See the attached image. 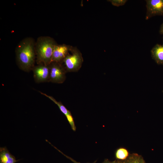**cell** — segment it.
Segmentation results:
<instances>
[{
	"mask_svg": "<svg viewBox=\"0 0 163 163\" xmlns=\"http://www.w3.org/2000/svg\"><path fill=\"white\" fill-rule=\"evenodd\" d=\"M152 57L158 64H163V44H157L151 50Z\"/></svg>",
	"mask_w": 163,
	"mask_h": 163,
	"instance_id": "9",
	"label": "cell"
},
{
	"mask_svg": "<svg viewBox=\"0 0 163 163\" xmlns=\"http://www.w3.org/2000/svg\"><path fill=\"white\" fill-rule=\"evenodd\" d=\"M34 79L37 83L49 82L50 72V65L38 64L32 69Z\"/></svg>",
	"mask_w": 163,
	"mask_h": 163,
	"instance_id": "6",
	"label": "cell"
},
{
	"mask_svg": "<svg viewBox=\"0 0 163 163\" xmlns=\"http://www.w3.org/2000/svg\"><path fill=\"white\" fill-rule=\"evenodd\" d=\"M49 82L61 84L65 81L67 72L62 63L52 62L50 64Z\"/></svg>",
	"mask_w": 163,
	"mask_h": 163,
	"instance_id": "4",
	"label": "cell"
},
{
	"mask_svg": "<svg viewBox=\"0 0 163 163\" xmlns=\"http://www.w3.org/2000/svg\"><path fill=\"white\" fill-rule=\"evenodd\" d=\"M35 42L33 38L28 37L22 39L15 49L16 61L21 70L29 72L32 70L36 62Z\"/></svg>",
	"mask_w": 163,
	"mask_h": 163,
	"instance_id": "1",
	"label": "cell"
},
{
	"mask_svg": "<svg viewBox=\"0 0 163 163\" xmlns=\"http://www.w3.org/2000/svg\"><path fill=\"white\" fill-rule=\"evenodd\" d=\"M39 92L48 98L56 104L59 107L60 111L65 115L66 117L71 114L70 111L68 110L60 102L57 101L52 96L48 95L40 91H39Z\"/></svg>",
	"mask_w": 163,
	"mask_h": 163,
	"instance_id": "12",
	"label": "cell"
},
{
	"mask_svg": "<svg viewBox=\"0 0 163 163\" xmlns=\"http://www.w3.org/2000/svg\"><path fill=\"white\" fill-rule=\"evenodd\" d=\"M57 44L54 39L50 36H41L37 38L35 44L37 65H49L51 63L53 50Z\"/></svg>",
	"mask_w": 163,
	"mask_h": 163,
	"instance_id": "2",
	"label": "cell"
},
{
	"mask_svg": "<svg viewBox=\"0 0 163 163\" xmlns=\"http://www.w3.org/2000/svg\"><path fill=\"white\" fill-rule=\"evenodd\" d=\"M119 162L120 163H146L141 155L136 153L129 154L126 159L119 161Z\"/></svg>",
	"mask_w": 163,
	"mask_h": 163,
	"instance_id": "10",
	"label": "cell"
},
{
	"mask_svg": "<svg viewBox=\"0 0 163 163\" xmlns=\"http://www.w3.org/2000/svg\"><path fill=\"white\" fill-rule=\"evenodd\" d=\"M52 146H53L54 148H55V149H56L57 150H58L59 152L60 153H61L63 155H64V156H65L66 158H69V159H70V160H71V161H72L74 163H80V162H78L77 161H75V160H74V159H72V158H70V157H69V156H67V155H66L65 154H64L62 152H61V151H60V150H58L57 148H56L54 146H53L51 144V143L49 142H48ZM96 161H95L94 162L92 163H95L96 162Z\"/></svg>",
	"mask_w": 163,
	"mask_h": 163,
	"instance_id": "15",
	"label": "cell"
},
{
	"mask_svg": "<svg viewBox=\"0 0 163 163\" xmlns=\"http://www.w3.org/2000/svg\"><path fill=\"white\" fill-rule=\"evenodd\" d=\"M129 155L128 150L123 147L118 148L116 150L115 153L116 159L119 161H123L126 159Z\"/></svg>",
	"mask_w": 163,
	"mask_h": 163,
	"instance_id": "11",
	"label": "cell"
},
{
	"mask_svg": "<svg viewBox=\"0 0 163 163\" xmlns=\"http://www.w3.org/2000/svg\"><path fill=\"white\" fill-rule=\"evenodd\" d=\"M145 1L147 8L146 20L155 16H163V0H147Z\"/></svg>",
	"mask_w": 163,
	"mask_h": 163,
	"instance_id": "5",
	"label": "cell"
},
{
	"mask_svg": "<svg viewBox=\"0 0 163 163\" xmlns=\"http://www.w3.org/2000/svg\"><path fill=\"white\" fill-rule=\"evenodd\" d=\"M159 33L163 35V23L161 26L159 30Z\"/></svg>",
	"mask_w": 163,
	"mask_h": 163,
	"instance_id": "17",
	"label": "cell"
},
{
	"mask_svg": "<svg viewBox=\"0 0 163 163\" xmlns=\"http://www.w3.org/2000/svg\"><path fill=\"white\" fill-rule=\"evenodd\" d=\"M69 53L64 59L62 63L67 72H76L82 67L83 59L80 51L72 46Z\"/></svg>",
	"mask_w": 163,
	"mask_h": 163,
	"instance_id": "3",
	"label": "cell"
},
{
	"mask_svg": "<svg viewBox=\"0 0 163 163\" xmlns=\"http://www.w3.org/2000/svg\"><path fill=\"white\" fill-rule=\"evenodd\" d=\"M70 124L72 129L74 131L76 130V128L75 124L74 121L72 114H70L66 117Z\"/></svg>",
	"mask_w": 163,
	"mask_h": 163,
	"instance_id": "14",
	"label": "cell"
},
{
	"mask_svg": "<svg viewBox=\"0 0 163 163\" xmlns=\"http://www.w3.org/2000/svg\"><path fill=\"white\" fill-rule=\"evenodd\" d=\"M102 163H120L119 161L116 159L113 161H110L108 159H106Z\"/></svg>",
	"mask_w": 163,
	"mask_h": 163,
	"instance_id": "16",
	"label": "cell"
},
{
	"mask_svg": "<svg viewBox=\"0 0 163 163\" xmlns=\"http://www.w3.org/2000/svg\"><path fill=\"white\" fill-rule=\"evenodd\" d=\"M20 160H16L6 147L0 148V163H15Z\"/></svg>",
	"mask_w": 163,
	"mask_h": 163,
	"instance_id": "8",
	"label": "cell"
},
{
	"mask_svg": "<svg viewBox=\"0 0 163 163\" xmlns=\"http://www.w3.org/2000/svg\"><path fill=\"white\" fill-rule=\"evenodd\" d=\"M112 5L119 7L124 5L126 2V0H108Z\"/></svg>",
	"mask_w": 163,
	"mask_h": 163,
	"instance_id": "13",
	"label": "cell"
},
{
	"mask_svg": "<svg viewBox=\"0 0 163 163\" xmlns=\"http://www.w3.org/2000/svg\"><path fill=\"white\" fill-rule=\"evenodd\" d=\"M72 47L71 46L65 44L56 45L53 52L52 62L62 63L64 59L69 53Z\"/></svg>",
	"mask_w": 163,
	"mask_h": 163,
	"instance_id": "7",
	"label": "cell"
}]
</instances>
